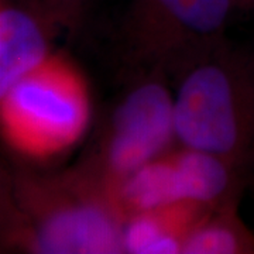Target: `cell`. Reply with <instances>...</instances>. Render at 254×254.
<instances>
[{
  "label": "cell",
  "mask_w": 254,
  "mask_h": 254,
  "mask_svg": "<svg viewBox=\"0 0 254 254\" xmlns=\"http://www.w3.org/2000/svg\"><path fill=\"white\" fill-rule=\"evenodd\" d=\"M1 247L40 254L125 253L126 216L76 165L60 174L14 171L1 182Z\"/></svg>",
  "instance_id": "cell-1"
},
{
  "label": "cell",
  "mask_w": 254,
  "mask_h": 254,
  "mask_svg": "<svg viewBox=\"0 0 254 254\" xmlns=\"http://www.w3.org/2000/svg\"><path fill=\"white\" fill-rule=\"evenodd\" d=\"M177 144L247 170L254 160V66L222 40L174 71Z\"/></svg>",
  "instance_id": "cell-2"
},
{
  "label": "cell",
  "mask_w": 254,
  "mask_h": 254,
  "mask_svg": "<svg viewBox=\"0 0 254 254\" xmlns=\"http://www.w3.org/2000/svg\"><path fill=\"white\" fill-rule=\"evenodd\" d=\"M92 115L91 92L82 71L60 53L0 91V130L20 157L46 161L85 137Z\"/></svg>",
  "instance_id": "cell-3"
},
{
  "label": "cell",
  "mask_w": 254,
  "mask_h": 254,
  "mask_svg": "<svg viewBox=\"0 0 254 254\" xmlns=\"http://www.w3.org/2000/svg\"><path fill=\"white\" fill-rule=\"evenodd\" d=\"M164 75L161 69H147L127 89L76 164L115 199L126 178L177 141L174 92Z\"/></svg>",
  "instance_id": "cell-4"
},
{
  "label": "cell",
  "mask_w": 254,
  "mask_h": 254,
  "mask_svg": "<svg viewBox=\"0 0 254 254\" xmlns=\"http://www.w3.org/2000/svg\"><path fill=\"white\" fill-rule=\"evenodd\" d=\"M235 0H133L126 40L147 69L174 72L223 40Z\"/></svg>",
  "instance_id": "cell-5"
},
{
  "label": "cell",
  "mask_w": 254,
  "mask_h": 254,
  "mask_svg": "<svg viewBox=\"0 0 254 254\" xmlns=\"http://www.w3.org/2000/svg\"><path fill=\"white\" fill-rule=\"evenodd\" d=\"M210 208L213 206L184 200L137 212L125 223V253H184L192 230Z\"/></svg>",
  "instance_id": "cell-6"
},
{
  "label": "cell",
  "mask_w": 254,
  "mask_h": 254,
  "mask_svg": "<svg viewBox=\"0 0 254 254\" xmlns=\"http://www.w3.org/2000/svg\"><path fill=\"white\" fill-rule=\"evenodd\" d=\"M53 53L46 26L36 13L10 0H1L0 91L36 68Z\"/></svg>",
  "instance_id": "cell-7"
},
{
  "label": "cell",
  "mask_w": 254,
  "mask_h": 254,
  "mask_svg": "<svg viewBox=\"0 0 254 254\" xmlns=\"http://www.w3.org/2000/svg\"><path fill=\"white\" fill-rule=\"evenodd\" d=\"M239 200L210 208L192 230L184 254L254 253V233L237 213Z\"/></svg>",
  "instance_id": "cell-8"
},
{
  "label": "cell",
  "mask_w": 254,
  "mask_h": 254,
  "mask_svg": "<svg viewBox=\"0 0 254 254\" xmlns=\"http://www.w3.org/2000/svg\"><path fill=\"white\" fill-rule=\"evenodd\" d=\"M236 9L252 10L254 9V0H235Z\"/></svg>",
  "instance_id": "cell-9"
}]
</instances>
